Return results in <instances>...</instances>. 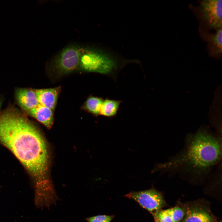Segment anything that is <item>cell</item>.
<instances>
[{
  "instance_id": "obj_1",
  "label": "cell",
  "mask_w": 222,
  "mask_h": 222,
  "mask_svg": "<svg viewBox=\"0 0 222 222\" xmlns=\"http://www.w3.org/2000/svg\"><path fill=\"white\" fill-rule=\"evenodd\" d=\"M0 143L26 169L34 180L36 190L51 187L46 143L39 131L26 118L16 111L2 113L0 116Z\"/></svg>"
},
{
  "instance_id": "obj_2",
  "label": "cell",
  "mask_w": 222,
  "mask_h": 222,
  "mask_svg": "<svg viewBox=\"0 0 222 222\" xmlns=\"http://www.w3.org/2000/svg\"><path fill=\"white\" fill-rule=\"evenodd\" d=\"M222 136L205 126L187 134L182 149L153 171L192 179H206L221 162Z\"/></svg>"
},
{
  "instance_id": "obj_3",
  "label": "cell",
  "mask_w": 222,
  "mask_h": 222,
  "mask_svg": "<svg viewBox=\"0 0 222 222\" xmlns=\"http://www.w3.org/2000/svg\"><path fill=\"white\" fill-rule=\"evenodd\" d=\"M132 63H140L138 60L126 59L106 48L82 46L78 69L114 78L123 68Z\"/></svg>"
},
{
  "instance_id": "obj_4",
  "label": "cell",
  "mask_w": 222,
  "mask_h": 222,
  "mask_svg": "<svg viewBox=\"0 0 222 222\" xmlns=\"http://www.w3.org/2000/svg\"><path fill=\"white\" fill-rule=\"evenodd\" d=\"M199 1L197 6L191 5V7L199 20V27L208 31L222 28V0Z\"/></svg>"
},
{
  "instance_id": "obj_5",
  "label": "cell",
  "mask_w": 222,
  "mask_h": 222,
  "mask_svg": "<svg viewBox=\"0 0 222 222\" xmlns=\"http://www.w3.org/2000/svg\"><path fill=\"white\" fill-rule=\"evenodd\" d=\"M81 47L79 44H72L64 47L51 60L49 69L58 76L78 69Z\"/></svg>"
},
{
  "instance_id": "obj_6",
  "label": "cell",
  "mask_w": 222,
  "mask_h": 222,
  "mask_svg": "<svg viewBox=\"0 0 222 222\" xmlns=\"http://www.w3.org/2000/svg\"><path fill=\"white\" fill-rule=\"evenodd\" d=\"M125 197L135 200L154 217L165 205L161 193L154 188L138 191H131Z\"/></svg>"
},
{
  "instance_id": "obj_7",
  "label": "cell",
  "mask_w": 222,
  "mask_h": 222,
  "mask_svg": "<svg viewBox=\"0 0 222 222\" xmlns=\"http://www.w3.org/2000/svg\"><path fill=\"white\" fill-rule=\"evenodd\" d=\"M222 28L212 33L208 30L199 27L200 37L207 43V49L210 57L220 59L222 56Z\"/></svg>"
},
{
  "instance_id": "obj_8",
  "label": "cell",
  "mask_w": 222,
  "mask_h": 222,
  "mask_svg": "<svg viewBox=\"0 0 222 222\" xmlns=\"http://www.w3.org/2000/svg\"><path fill=\"white\" fill-rule=\"evenodd\" d=\"M60 90L59 87H56L35 90L39 104L53 111L56 105Z\"/></svg>"
},
{
  "instance_id": "obj_9",
  "label": "cell",
  "mask_w": 222,
  "mask_h": 222,
  "mask_svg": "<svg viewBox=\"0 0 222 222\" xmlns=\"http://www.w3.org/2000/svg\"><path fill=\"white\" fill-rule=\"evenodd\" d=\"M16 94L20 106L27 112L39 104L35 90L27 88L20 89L17 91Z\"/></svg>"
},
{
  "instance_id": "obj_10",
  "label": "cell",
  "mask_w": 222,
  "mask_h": 222,
  "mask_svg": "<svg viewBox=\"0 0 222 222\" xmlns=\"http://www.w3.org/2000/svg\"><path fill=\"white\" fill-rule=\"evenodd\" d=\"M28 113L47 128L51 127L54 117L53 111L50 109L39 104Z\"/></svg>"
},
{
  "instance_id": "obj_11",
  "label": "cell",
  "mask_w": 222,
  "mask_h": 222,
  "mask_svg": "<svg viewBox=\"0 0 222 222\" xmlns=\"http://www.w3.org/2000/svg\"><path fill=\"white\" fill-rule=\"evenodd\" d=\"M122 102L121 100L109 98L104 99L101 109L100 115L109 118L115 116Z\"/></svg>"
},
{
  "instance_id": "obj_12",
  "label": "cell",
  "mask_w": 222,
  "mask_h": 222,
  "mask_svg": "<svg viewBox=\"0 0 222 222\" xmlns=\"http://www.w3.org/2000/svg\"><path fill=\"white\" fill-rule=\"evenodd\" d=\"M184 222H211L209 214L200 209H191L187 212Z\"/></svg>"
},
{
  "instance_id": "obj_13",
  "label": "cell",
  "mask_w": 222,
  "mask_h": 222,
  "mask_svg": "<svg viewBox=\"0 0 222 222\" xmlns=\"http://www.w3.org/2000/svg\"><path fill=\"white\" fill-rule=\"evenodd\" d=\"M104 99L100 97L92 96L86 100L84 108L96 116L100 115L101 106Z\"/></svg>"
},
{
  "instance_id": "obj_14",
  "label": "cell",
  "mask_w": 222,
  "mask_h": 222,
  "mask_svg": "<svg viewBox=\"0 0 222 222\" xmlns=\"http://www.w3.org/2000/svg\"><path fill=\"white\" fill-rule=\"evenodd\" d=\"M166 210L173 222H179L184 216V212L180 207H175Z\"/></svg>"
},
{
  "instance_id": "obj_15",
  "label": "cell",
  "mask_w": 222,
  "mask_h": 222,
  "mask_svg": "<svg viewBox=\"0 0 222 222\" xmlns=\"http://www.w3.org/2000/svg\"><path fill=\"white\" fill-rule=\"evenodd\" d=\"M154 217L155 222H173L166 209L160 210Z\"/></svg>"
},
{
  "instance_id": "obj_16",
  "label": "cell",
  "mask_w": 222,
  "mask_h": 222,
  "mask_svg": "<svg viewBox=\"0 0 222 222\" xmlns=\"http://www.w3.org/2000/svg\"><path fill=\"white\" fill-rule=\"evenodd\" d=\"M114 218V215H99L87 218L88 222H110Z\"/></svg>"
},
{
  "instance_id": "obj_17",
  "label": "cell",
  "mask_w": 222,
  "mask_h": 222,
  "mask_svg": "<svg viewBox=\"0 0 222 222\" xmlns=\"http://www.w3.org/2000/svg\"><path fill=\"white\" fill-rule=\"evenodd\" d=\"M1 101H0V110L1 107Z\"/></svg>"
}]
</instances>
